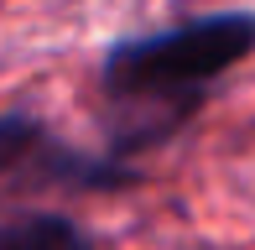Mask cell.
I'll use <instances>...</instances> for the list:
<instances>
[{
    "label": "cell",
    "mask_w": 255,
    "mask_h": 250,
    "mask_svg": "<svg viewBox=\"0 0 255 250\" xmlns=\"http://www.w3.org/2000/svg\"><path fill=\"white\" fill-rule=\"evenodd\" d=\"M255 52V10H203L146 37H120L99 58L104 94V156H130L172 146L203 115L214 84Z\"/></svg>",
    "instance_id": "cell-1"
},
{
    "label": "cell",
    "mask_w": 255,
    "mask_h": 250,
    "mask_svg": "<svg viewBox=\"0 0 255 250\" xmlns=\"http://www.w3.org/2000/svg\"><path fill=\"white\" fill-rule=\"evenodd\" d=\"M146 172L135 162H115L104 151L73 146L31 110H0V188L16 198H47V193H130Z\"/></svg>",
    "instance_id": "cell-2"
},
{
    "label": "cell",
    "mask_w": 255,
    "mask_h": 250,
    "mask_svg": "<svg viewBox=\"0 0 255 250\" xmlns=\"http://www.w3.org/2000/svg\"><path fill=\"white\" fill-rule=\"evenodd\" d=\"M0 250H99V235L63 209H16L0 219Z\"/></svg>",
    "instance_id": "cell-3"
}]
</instances>
